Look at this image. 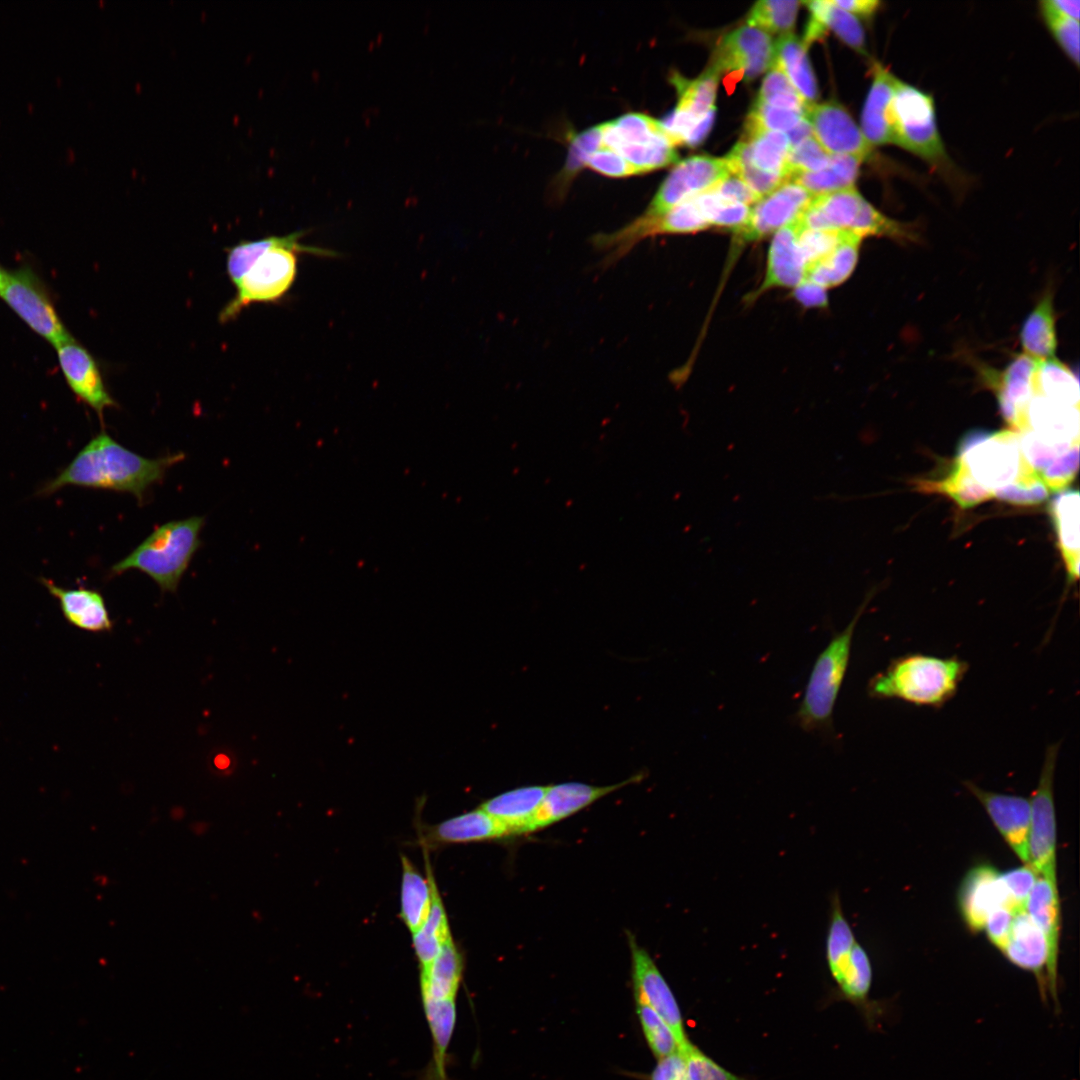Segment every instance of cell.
Returning <instances> with one entry per match:
<instances>
[{"label": "cell", "mask_w": 1080, "mask_h": 1080, "mask_svg": "<svg viewBox=\"0 0 1080 1080\" xmlns=\"http://www.w3.org/2000/svg\"><path fill=\"white\" fill-rule=\"evenodd\" d=\"M917 488L942 493L963 508L992 498L1033 505L1045 500L1049 493L1012 429L967 435L948 473L938 481H919Z\"/></svg>", "instance_id": "obj_1"}, {"label": "cell", "mask_w": 1080, "mask_h": 1080, "mask_svg": "<svg viewBox=\"0 0 1080 1080\" xmlns=\"http://www.w3.org/2000/svg\"><path fill=\"white\" fill-rule=\"evenodd\" d=\"M184 458L183 453L146 458L102 431L37 494L49 496L66 486H78L130 493L141 502L151 486L162 481L166 471Z\"/></svg>", "instance_id": "obj_2"}, {"label": "cell", "mask_w": 1080, "mask_h": 1080, "mask_svg": "<svg viewBox=\"0 0 1080 1080\" xmlns=\"http://www.w3.org/2000/svg\"><path fill=\"white\" fill-rule=\"evenodd\" d=\"M968 669L969 664L957 656L910 653L893 659L875 674L867 691L871 698L939 708L956 695Z\"/></svg>", "instance_id": "obj_3"}, {"label": "cell", "mask_w": 1080, "mask_h": 1080, "mask_svg": "<svg viewBox=\"0 0 1080 1080\" xmlns=\"http://www.w3.org/2000/svg\"><path fill=\"white\" fill-rule=\"evenodd\" d=\"M872 594L865 598L848 625L835 633L818 655L793 722L807 733L835 737L833 713L850 660L855 628Z\"/></svg>", "instance_id": "obj_4"}, {"label": "cell", "mask_w": 1080, "mask_h": 1080, "mask_svg": "<svg viewBox=\"0 0 1080 1080\" xmlns=\"http://www.w3.org/2000/svg\"><path fill=\"white\" fill-rule=\"evenodd\" d=\"M305 233L296 231L285 236H269L268 248L235 286L234 297L219 314L220 322L234 320L251 304L275 302L283 297L297 274L296 253L306 252L328 257L336 255L334 251L301 244L299 239Z\"/></svg>", "instance_id": "obj_5"}, {"label": "cell", "mask_w": 1080, "mask_h": 1080, "mask_svg": "<svg viewBox=\"0 0 1080 1080\" xmlns=\"http://www.w3.org/2000/svg\"><path fill=\"white\" fill-rule=\"evenodd\" d=\"M204 518L173 520L156 528L129 555L111 568L113 575L139 570L161 588L175 592L194 554L200 547Z\"/></svg>", "instance_id": "obj_6"}, {"label": "cell", "mask_w": 1080, "mask_h": 1080, "mask_svg": "<svg viewBox=\"0 0 1080 1080\" xmlns=\"http://www.w3.org/2000/svg\"><path fill=\"white\" fill-rule=\"evenodd\" d=\"M894 145L918 156L935 169L947 171L949 158L942 141L933 97L897 78L891 104Z\"/></svg>", "instance_id": "obj_7"}, {"label": "cell", "mask_w": 1080, "mask_h": 1080, "mask_svg": "<svg viewBox=\"0 0 1080 1080\" xmlns=\"http://www.w3.org/2000/svg\"><path fill=\"white\" fill-rule=\"evenodd\" d=\"M600 126L602 146L619 153L639 174L667 166L674 158L676 145L661 121L644 113L628 112Z\"/></svg>", "instance_id": "obj_8"}, {"label": "cell", "mask_w": 1080, "mask_h": 1080, "mask_svg": "<svg viewBox=\"0 0 1080 1080\" xmlns=\"http://www.w3.org/2000/svg\"><path fill=\"white\" fill-rule=\"evenodd\" d=\"M0 298L32 331L54 347L72 336L45 282L30 265L7 271Z\"/></svg>", "instance_id": "obj_9"}, {"label": "cell", "mask_w": 1080, "mask_h": 1080, "mask_svg": "<svg viewBox=\"0 0 1080 1080\" xmlns=\"http://www.w3.org/2000/svg\"><path fill=\"white\" fill-rule=\"evenodd\" d=\"M1059 748L1060 743L1047 746L1039 781L1030 799L1029 864L1053 884H1057L1053 791Z\"/></svg>", "instance_id": "obj_10"}, {"label": "cell", "mask_w": 1080, "mask_h": 1080, "mask_svg": "<svg viewBox=\"0 0 1080 1080\" xmlns=\"http://www.w3.org/2000/svg\"><path fill=\"white\" fill-rule=\"evenodd\" d=\"M725 158L697 155L671 170L642 215H661L681 202L715 187L730 175Z\"/></svg>", "instance_id": "obj_11"}, {"label": "cell", "mask_w": 1080, "mask_h": 1080, "mask_svg": "<svg viewBox=\"0 0 1080 1080\" xmlns=\"http://www.w3.org/2000/svg\"><path fill=\"white\" fill-rule=\"evenodd\" d=\"M632 960V980L636 1001L652 1008L671 1028L678 1049L689 1040L684 1031L682 1015L676 998L649 953L628 934Z\"/></svg>", "instance_id": "obj_12"}, {"label": "cell", "mask_w": 1080, "mask_h": 1080, "mask_svg": "<svg viewBox=\"0 0 1080 1080\" xmlns=\"http://www.w3.org/2000/svg\"><path fill=\"white\" fill-rule=\"evenodd\" d=\"M814 196L793 181H787L757 201L747 221L735 229L742 243L759 240L798 219Z\"/></svg>", "instance_id": "obj_13"}, {"label": "cell", "mask_w": 1080, "mask_h": 1080, "mask_svg": "<svg viewBox=\"0 0 1080 1080\" xmlns=\"http://www.w3.org/2000/svg\"><path fill=\"white\" fill-rule=\"evenodd\" d=\"M59 367L76 398L94 410L100 419L107 408L118 404L105 385L93 355L73 336L55 347Z\"/></svg>", "instance_id": "obj_14"}, {"label": "cell", "mask_w": 1080, "mask_h": 1080, "mask_svg": "<svg viewBox=\"0 0 1080 1080\" xmlns=\"http://www.w3.org/2000/svg\"><path fill=\"white\" fill-rule=\"evenodd\" d=\"M804 117L812 128L814 138L829 155H854L863 161L871 156L873 146L840 104L814 103L807 106Z\"/></svg>", "instance_id": "obj_15"}, {"label": "cell", "mask_w": 1080, "mask_h": 1080, "mask_svg": "<svg viewBox=\"0 0 1080 1080\" xmlns=\"http://www.w3.org/2000/svg\"><path fill=\"white\" fill-rule=\"evenodd\" d=\"M963 785L982 804L1016 856L1029 864L1030 799L988 791L971 781H964Z\"/></svg>", "instance_id": "obj_16"}, {"label": "cell", "mask_w": 1080, "mask_h": 1080, "mask_svg": "<svg viewBox=\"0 0 1080 1080\" xmlns=\"http://www.w3.org/2000/svg\"><path fill=\"white\" fill-rule=\"evenodd\" d=\"M774 43L771 36L750 25H743L720 42L711 67L723 71L742 72L750 81L767 70L773 60Z\"/></svg>", "instance_id": "obj_17"}, {"label": "cell", "mask_w": 1080, "mask_h": 1080, "mask_svg": "<svg viewBox=\"0 0 1080 1080\" xmlns=\"http://www.w3.org/2000/svg\"><path fill=\"white\" fill-rule=\"evenodd\" d=\"M961 916L969 930H984L989 913L995 908L1013 905L1001 879V873L992 865L979 864L965 875L958 895ZM1019 908V907H1018Z\"/></svg>", "instance_id": "obj_18"}, {"label": "cell", "mask_w": 1080, "mask_h": 1080, "mask_svg": "<svg viewBox=\"0 0 1080 1080\" xmlns=\"http://www.w3.org/2000/svg\"><path fill=\"white\" fill-rule=\"evenodd\" d=\"M1025 909L1043 933L1047 944V996L1059 1009L1058 951L1060 936V901L1057 884L1039 876L1027 900Z\"/></svg>", "instance_id": "obj_19"}, {"label": "cell", "mask_w": 1080, "mask_h": 1080, "mask_svg": "<svg viewBox=\"0 0 1080 1080\" xmlns=\"http://www.w3.org/2000/svg\"><path fill=\"white\" fill-rule=\"evenodd\" d=\"M642 774L608 785L595 786L580 782L549 785L530 826L529 833L559 822L591 805L596 800L622 787L638 782Z\"/></svg>", "instance_id": "obj_20"}, {"label": "cell", "mask_w": 1080, "mask_h": 1080, "mask_svg": "<svg viewBox=\"0 0 1080 1080\" xmlns=\"http://www.w3.org/2000/svg\"><path fill=\"white\" fill-rule=\"evenodd\" d=\"M799 218L774 233L763 281L750 299L773 288H795L805 278L806 261L799 244Z\"/></svg>", "instance_id": "obj_21"}, {"label": "cell", "mask_w": 1080, "mask_h": 1080, "mask_svg": "<svg viewBox=\"0 0 1080 1080\" xmlns=\"http://www.w3.org/2000/svg\"><path fill=\"white\" fill-rule=\"evenodd\" d=\"M1038 360L1022 353L1000 373H992L989 383L996 394L1003 418L1015 430L1034 395Z\"/></svg>", "instance_id": "obj_22"}, {"label": "cell", "mask_w": 1080, "mask_h": 1080, "mask_svg": "<svg viewBox=\"0 0 1080 1080\" xmlns=\"http://www.w3.org/2000/svg\"><path fill=\"white\" fill-rule=\"evenodd\" d=\"M1002 953L1011 963L1035 975L1042 999L1046 1001L1047 944L1025 907L1014 910L1011 933Z\"/></svg>", "instance_id": "obj_23"}, {"label": "cell", "mask_w": 1080, "mask_h": 1080, "mask_svg": "<svg viewBox=\"0 0 1080 1080\" xmlns=\"http://www.w3.org/2000/svg\"><path fill=\"white\" fill-rule=\"evenodd\" d=\"M897 77L880 63L873 66V80L862 115L861 131L874 147L894 144L891 104Z\"/></svg>", "instance_id": "obj_24"}, {"label": "cell", "mask_w": 1080, "mask_h": 1080, "mask_svg": "<svg viewBox=\"0 0 1080 1080\" xmlns=\"http://www.w3.org/2000/svg\"><path fill=\"white\" fill-rule=\"evenodd\" d=\"M48 592L55 597L65 619L78 629L102 633L113 629L103 596L95 590L79 587L66 589L47 578H40Z\"/></svg>", "instance_id": "obj_25"}, {"label": "cell", "mask_w": 1080, "mask_h": 1080, "mask_svg": "<svg viewBox=\"0 0 1080 1080\" xmlns=\"http://www.w3.org/2000/svg\"><path fill=\"white\" fill-rule=\"evenodd\" d=\"M789 150V140L784 132L745 130L744 137L725 160L728 167L746 162L759 170L781 174L789 180L786 170Z\"/></svg>", "instance_id": "obj_26"}, {"label": "cell", "mask_w": 1080, "mask_h": 1080, "mask_svg": "<svg viewBox=\"0 0 1080 1080\" xmlns=\"http://www.w3.org/2000/svg\"><path fill=\"white\" fill-rule=\"evenodd\" d=\"M864 200L855 186L816 195L799 219L806 229L852 232Z\"/></svg>", "instance_id": "obj_27"}, {"label": "cell", "mask_w": 1080, "mask_h": 1080, "mask_svg": "<svg viewBox=\"0 0 1080 1080\" xmlns=\"http://www.w3.org/2000/svg\"><path fill=\"white\" fill-rule=\"evenodd\" d=\"M547 786L519 787L488 799L480 806L504 825L510 835L529 833Z\"/></svg>", "instance_id": "obj_28"}, {"label": "cell", "mask_w": 1080, "mask_h": 1080, "mask_svg": "<svg viewBox=\"0 0 1080 1080\" xmlns=\"http://www.w3.org/2000/svg\"><path fill=\"white\" fill-rule=\"evenodd\" d=\"M1050 514L1068 577L1073 582L1079 577V492L1072 489L1058 491L1050 503Z\"/></svg>", "instance_id": "obj_29"}, {"label": "cell", "mask_w": 1080, "mask_h": 1080, "mask_svg": "<svg viewBox=\"0 0 1080 1080\" xmlns=\"http://www.w3.org/2000/svg\"><path fill=\"white\" fill-rule=\"evenodd\" d=\"M510 836L507 828L480 807L449 818L428 832L430 842L451 844L499 839Z\"/></svg>", "instance_id": "obj_30"}, {"label": "cell", "mask_w": 1080, "mask_h": 1080, "mask_svg": "<svg viewBox=\"0 0 1080 1080\" xmlns=\"http://www.w3.org/2000/svg\"><path fill=\"white\" fill-rule=\"evenodd\" d=\"M463 957L452 937L442 946L439 954L425 969L420 970L422 999H456L463 975Z\"/></svg>", "instance_id": "obj_31"}, {"label": "cell", "mask_w": 1080, "mask_h": 1080, "mask_svg": "<svg viewBox=\"0 0 1080 1080\" xmlns=\"http://www.w3.org/2000/svg\"><path fill=\"white\" fill-rule=\"evenodd\" d=\"M863 238L845 230L838 244L826 255L807 265L804 280L826 290L846 281L853 273Z\"/></svg>", "instance_id": "obj_32"}, {"label": "cell", "mask_w": 1080, "mask_h": 1080, "mask_svg": "<svg viewBox=\"0 0 1080 1080\" xmlns=\"http://www.w3.org/2000/svg\"><path fill=\"white\" fill-rule=\"evenodd\" d=\"M772 62L786 75L794 89L809 106L818 98L816 80L803 41L789 33L774 43Z\"/></svg>", "instance_id": "obj_33"}, {"label": "cell", "mask_w": 1080, "mask_h": 1080, "mask_svg": "<svg viewBox=\"0 0 1080 1080\" xmlns=\"http://www.w3.org/2000/svg\"><path fill=\"white\" fill-rule=\"evenodd\" d=\"M1020 341L1024 354L1038 361L1055 357L1057 332L1051 290L1045 292L1025 319L1020 332Z\"/></svg>", "instance_id": "obj_34"}, {"label": "cell", "mask_w": 1080, "mask_h": 1080, "mask_svg": "<svg viewBox=\"0 0 1080 1080\" xmlns=\"http://www.w3.org/2000/svg\"><path fill=\"white\" fill-rule=\"evenodd\" d=\"M426 867L427 876L431 884V907L426 921L412 934L413 947L420 964V970L427 968L432 963L439 954L444 943L452 937L448 925L447 914L439 896L428 861H426Z\"/></svg>", "instance_id": "obj_35"}, {"label": "cell", "mask_w": 1080, "mask_h": 1080, "mask_svg": "<svg viewBox=\"0 0 1080 1080\" xmlns=\"http://www.w3.org/2000/svg\"><path fill=\"white\" fill-rule=\"evenodd\" d=\"M828 969L848 1000L860 1005L869 1004L872 966L868 954L857 941L849 954L829 965Z\"/></svg>", "instance_id": "obj_36"}, {"label": "cell", "mask_w": 1080, "mask_h": 1080, "mask_svg": "<svg viewBox=\"0 0 1080 1080\" xmlns=\"http://www.w3.org/2000/svg\"><path fill=\"white\" fill-rule=\"evenodd\" d=\"M402 880L400 917L413 934L426 921L432 901L430 880L415 868L405 855L401 856Z\"/></svg>", "instance_id": "obj_37"}, {"label": "cell", "mask_w": 1080, "mask_h": 1080, "mask_svg": "<svg viewBox=\"0 0 1080 1080\" xmlns=\"http://www.w3.org/2000/svg\"><path fill=\"white\" fill-rule=\"evenodd\" d=\"M863 160L854 155H830L829 165L817 172H803L791 177L813 196L853 187Z\"/></svg>", "instance_id": "obj_38"}, {"label": "cell", "mask_w": 1080, "mask_h": 1080, "mask_svg": "<svg viewBox=\"0 0 1080 1080\" xmlns=\"http://www.w3.org/2000/svg\"><path fill=\"white\" fill-rule=\"evenodd\" d=\"M422 1003L432 1036L434 1072L437 1080H444L447 1051L456 1024V999H422Z\"/></svg>", "instance_id": "obj_39"}, {"label": "cell", "mask_w": 1080, "mask_h": 1080, "mask_svg": "<svg viewBox=\"0 0 1080 1080\" xmlns=\"http://www.w3.org/2000/svg\"><path fill=\"white\" fill-rule=\"evenodd\" d=\"M1034 394L1071 406L1080 404L1078 378L1055 357L1038 362Z\"/></svg>", "instance_id": "obj_40"}, {"label": "cell", "mask_w": 1080, "mask_h": 1080, "mask_svg": "<svg viewBox=\"0 0 1080 1080\" xmlns=\"http://www.w3.org/2000/svg\"><path fill=\"white\" fill-rule=\"evenodd\" d=\"M719 72L710 67L695 80H687L679 74L671 78L679 95L675 111L686 113L696 119L714 108Z\"/></svg>", "instance_id": "obj_41"}, {"label": "cell", "mask_w": 1080, "mask_h": 1080, "mask_svg": "<svg viewBox=\"0 0 1080 1080\" xmlns=\"http://www.w3.org/2000/svg\"><path fill=\"white\" fill-rule=\"evenodd\" d=\"M601 146L602 135L600 124L583 130L572 137L569 143L568 157L565 165L555 177L554 184L552 185L553 196L557 199H561L566 194L571 181L576 177L579 171L585 167L589 156Z\"/></svg>", "instance_id": "obj_42"}, {"label": "cell", "mask_w": 1080, "mask_h": 1080, "mask_svg": "<svg viewBox=\"0 0 1080 1080\" xmlns=\"http://www.w3.org/2000/svg\"><path fill=\"white\" fill-rule=\"evenodd\" d=\"M799 1L761 0L752 7L747 22L766 33L789 34L794 27Z\"/></svg>", "instance_id": "obj_43"}, {"label": "cell", "mask_w": 1080, "mask_h": 1080, "mask_svg": "<svg viewBox=\"0 0 1080 1080\" xmlns=\"http://www.w3.org/2000/svg\"><path fill=\"white\" fill-rule=\"evenodd\" d=\"M637 1013L650 1049L658 1058L678 1050V1043L669 1025L648 1005L636 1001Z\"/></svg>", "instance_id": "obj_44"}, {"label": "cell", "mask_w": 1080, "mask_h": 1080, "mask_svg": "<svg viewBox=\"0 0 1080 1080\" xmlns=\"http://www.w3.org/2000/svg\"><path fill=\"white\" fill-rule=\"evenodd\" d=\"M804 118V112L770 106L755 101L745 124V130L784 132L791 130Z\"/></svg>", "instance_id": "obj_45"}, {"label": "cell", "mask_w": 1080, "mask_h": 1080, "mask_svg": "<svg viewBox=\"0 0 1080 1080\" xmlns=\"http://www.w3.org/2000/svg\"><path fill=\"white\" fill-rule=\"evenodd\" d=\"M829 161L830 155L812 136L799 145L790 148L786 160L789 181L792 176L798 173L823 170L829 165Z\"/></svg>", "instance_id": "obj_46"}, {"label": "cell", "mask_w": 1080, "mask_h": 1080, "mask_svg": "<svg viewBox=\"0 0 1080 1080\" xmlns=\"http://www.w3.org/2000/svg\"><path fill=\"white\" fill-rule=\"evenodd\" d=\"M678 1050L685 1059L686 1080H746L720 1066L690 1041Z\"/></svg>", "instance_id": "obj_47"}, {"label": "cell", "mask_w": 1080, "mask_h": 1080, "mask_svg": "<svg viewBox=\"0 0 1080 1080\" xmlns=\"http://www.w3.org/2000/svg\"><path fill=\"white\" fill-rule=\"evenodd\" d=\"M826 26L848 46L861 54H865V35L858 17L833 5L828 1L826 11Z\"/></svg>", "instance_id": "obj_48"}, {"label": "cell", "mask_w": 1080, "mask_h": 1080, "mask_svg": "<svg viewBox=\"0 0 1080 1080\" xmlns=\"http://www.w3.org/2000/svg\"><path fill=\"white\" fill-rule=\"evenodd\" d=\"M1041 14L1060 48L1075 65H1078L1080 58L1079 21L1048 13L1041 12Z\"/></svg>", "instance_id": "obj_49"}, {"label": "cell", "mask_w": 1080, "mask_h": 1080, "mask_svg": "<svg viewBox=\"0 0 1080 1080\" xmlns=\"http://www.w3.org/2000/svg\"><path fill=\"white\" fill-rule=\"evenodd\" d=\"M1038 877V872L1030 864L1001 873V879L1015 907H1025L1026 900Z\"/></svg>", "instance_id": "obj_50"}, {"label": "cell", "mask_w": 1080, "mask_h": 1080, "mask_svg": "<svg viewBox=\"0 0 1080 1080\" xmlns=\"http://www.w3.org/2000/svg\"><path fill=\"white\" fill-rule=\"evenodd\" d=\"M585 167L614 178L638 175L636 169L619 153L604 146L589 156Z\"/></svg>", "instance_id": "obj_51"}, {"label": "cell", "mask_w": 1080, "mask_h": 1080, "mask_svg": "<svg viewBox=\"0 0 1080 1080\" xmlns=\"http://www.w3.org/2000/svg\"><path fill=\"white\" fill-rule=\"evenodd\" d=\"M1015 909L1008 905L995 908L989 913L984 925L989 940L1001 952L1009 940Z\"/></svg>", "instance_id": "obj_52"}, {"label": "cell", "mask_w": 1080, "mask_h": 1080, "mask_svg": "<svg viewBox=\"0 0 1080 1080\" xmlns=\"http://www.w3.org/2000/svg\"><path fill=\"white\" fill-rule=\"evenodd\" d=\"M750 209L749 205L725 199L716 210L711 225L735 230L747 221Z\"/></svg>", "instance_id": "obj_53"}, {"label": "cell", "mask_w": 1080, "mask_h": 1080, "mask_svg": "<svg viewBox=\"0 0 1080 1080\" xmlns=\"http://www.w3.org/2000/svg\"><path fill=\"white\" fill-rule=\"evenodd\" d=\"M711 190L719 194L721 197L740 202L746 205L755 204L759 199L751 191V189L740 179L737 175L730 174L723 181L718 183Z\"/></svg>", "instance_id": "obj_54"}, {"label": "cell", "mask_w": 1080, "mask_h": 1080, "mask_svg": "<svg viewBox=\"0 0 1080 1080\" xmlns=\"http://www.w3.org/2000/svg\"><path fill=\"white\" fill-rule=\"evenodd\" d=\"M804 4L807 5L810 11V18L803 40L804 45L808 47L810 43L823 37L828 29L825 21L828 1L816 0L804 2Z\"/></svg>", "instance_id": "obj_55"}, {"label": "cell", "mask_w": 1080, "mask_h": 1080, "mask_svg": "<svg viewBox=\"0 0 1080 1080\" xmlns=\"http://www.w3.org/2000/svg\"><path fill=\"white\" fill-rule=\"evenodd\" d=\"M685 1076V1059L677 1050L667 1056L659 1058V1062L651 1073L650 1080H679Z\"/></svg>", "instance_id": "obj_56"}, {"label": "cell", "mask_w": 1080, "mask_h": 1080, "mask_svg": "<svg viewBox=\"0 0 1080 1080\" xmlns=\"http://www.w3.org/2000/svg\"><path fill=\"white\" fill-rule=\"evenodd\" d=\"M794 92L797 91L794 89L786 75L772 62L769 71L763 80L758 97L762 98L768 95Z\"/></svg>", "instance_id": "obj_57"}, {"label": "cell", "mask_w": 1080, "mask_h": 1080, "mask_svg": "<svg viewBox=\"0 0 1080 1080\" xmlns=\"http://www.w3.org/2000/svg\"><path fill=\"white\" fill-rule=\"evenodd\" d=\"M795 298L806 307H823L827 304L826 289L808 280L794 288Z\"/></svg>", "instance_id": "obj_58"}, {"label": "cell", "mask_w": 1080, "mask_h": 1080, "mask_svg": "<svg viewBox=\"0 0 1080 1080\" xmlns=\"http://www.w3.org/2000/svg\"><path fill=\"white\" fill-rule=\"evenodd\" d=\"M1040 11L1059 17L1070 18L1079 21V0H1045L1040 2Z\"/></svg>", "instance_id": "obj_59"}, {"label": "cell", "mask_w": 1080, "mask_h": 1080, "mask_svg": "<svg viewBox=\"0 0 1080 1080\" xmlns=\"http://www.w3.org/2000/svg\"><path fill=\"white\" fill-rule=\"evenodd\" d=\"M831 3L858 17L872 16L880 6L876 0H830Z\"/></svg>", "instance_id": "obj_60"}, {"label": "cell", "mask_w": 1080, "mask_h": 1080, "mask_svg": "<svg viewBox=\"0 0 1080 1080\" xmlns=\"http://www.w3.org/2000/svg\"><path fill=\"white\" fill-rule=\"evenodd\" d=\"M714 116L715 108H712L696 123V125L693 127L690 134L688 135L687 139L685 140L684 144L688 146L699 145L709 133L714 122Z\"/></svg>", "instance_id": "obj_61"}, {"label": "cell", "mask_w": 1080, "mask_h": 1080, "mask_svg": "<svg viewBox=\"0 0 1080 1080\" xmlns=\"http://www.w3.org/2000/svg\"><path fill=\"white\" fill-rule=\"evenodd\" d=\"M790 148L799 145L804 140L813 136L812 128L805 117L794 128L786 132Z\"/></svg>", "instance_id": "obj_62"}, {"label": "cell", "mask_w": 1080, "mask_h": 1080, "mask_svg": "<svg viewBox=\"0 0 1080 1080\" xmlns=\"http://www.w3.org/2000/svg\"><path fill=\"white\" fill-rule=\"evenodd\" d=\"M7 271L0 265V288L5 280Z\"/></svg>", "instance_id": "obj_63"}, {"label": "cell", "mask_w": 1080, "mask_h": 1080, "mask_svg": "<svg viewBox=\"0 0 1080 1080\" xmlns=\"http://www.w3.org/2000/svg\"><path fill=\"white\" fill-rule=\"evenodd\" d=\"M679 1080H686V1077L684 1076L683 1078H681V1079H679Z\"/></svg>", "instance_id": "obj_64"}]
</instances>
